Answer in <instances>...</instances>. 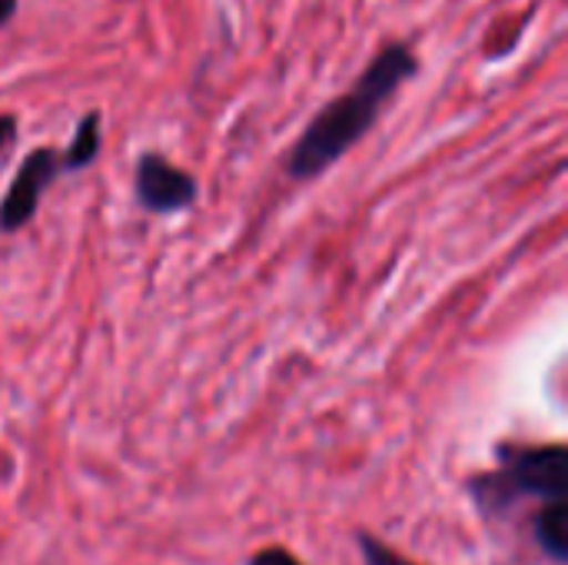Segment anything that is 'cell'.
Segmentation results:
<instances>
[{"label": "cell", "instance_id": "obj_7", "mask_svg": "<svg viewBox=\"0 0 568 565\" xmlns=\"http://www.w3.org/2000/svg\"><path fill=\"white\" fill-rule=\"evenodd\" d=\"M356 546L363 553V563L366 565H416L409 559H403L399 553H393L383 539L369 536V533H356Z\"/></svg>", "mask_w": 568, "mask_h": 565}, {"label": "cell", "instance_id": "obj_8", "mask_svg": "<svg viewBox=\"0 0 568 565\" xmlns=\"http://www.w3.org/2000/svg\"><path fill=\"white\" fill-rule=\"evenodd\" d=\"M246 565H303L290 549H280V546H273V549H263V553H256L253 559Z\"/></svg>", "mask_w": 568, "mask_h": 565}, {"label": "cell", "instance_id": "obj_9", "mask_svg": "<svg viewBox=\"0 0 568 565\" xmlns=\"http://www.w3.org/2000/svg\"><path fill=\"white\" fill-rule=\"evenodd\" d=\"M17 127H20V120H17L13 113H0V157L7 153V147H13Z\"/></svg>", "mask_w": 568, "mask_h": 565}, {"label": "cell", "instance_id": "obj_3", "mask_svg": "<svg viewBox=\"0 0 568 565\" xmlns=\"http://www.w3.org/2000/svg\"><path fill=\"white\" fill-rule=\"evenodd\" d=\"M60 176H63V163H60V150L57 147H37V150H30L20 160L10 186L0 196V233L23 230L37 216L43 193Z\"/></svg>", "mask_w": 568, "mask_h": 565}, {"label": "cell", "instance_id": "obj_5", "mask_svg": "<svg viewBox=\"0 0 568 565\" xmlns=\"http://www.w3.org/2000/svg\"><path fill=\"white\" fill-rule=\"evenodd\" d=\"M532 539L549 563H568V503H546L536 509Z\"/></svg>", "mask_w": 568, "mask_h": 565}, {"label": "cell", "instance_id": "obj_2", "mask_svg": "<svg viewBox=\"0 0 568 565\" xmlns=\"http://www.w3.org/2000/svg\"><path fill=\"white\" fill-rule=\"evenodd\" d=\"M466 490L486 519H503L526 500L568 503V450L562 443L503 446L499 470L473 476Z\"/></svg>", "mask_w": 568, "mask_h": 565}, {"label": "cell", "instance_id": "obj_10", "mask_svg": "<svg viewBox=\"0 0 568 565\" xmlns=\"http://www.w3.org/2000/svg\"><path fill=\"white\" fill-rule=\"evenodd\" d=\"M17 17V0H0V30Z\"/></svg>", "mask_w": 568, "mask_h": 565}, {"label": "cell", "instance_id": "obj_4", "mask_svg": "<svg viewBox=\"0 0 568 565\" xmlns=\"http://www.w3.org/2000/svg\"><path fill=\"white\" fill-rule=\"evenodd\" d=\"M133 196L153 216L186 213L200 200V183L163 153H140L133 163Z\"/></svg>", "mask_w": 568, "mask_h": 565}, {"label": "cell", "instance_id": "obj_6", "mask_svg": "<svg viewBox=\"0 0 568 565\" xmlns=\"http://www.w3.org/2000/svg\"><path fill=\"white\" fill-rule=\"evenodd\" d=\"M100 147H103V117H100V110H87L77 120L73 137L60 153L63 173H80V170L93 167L97 157H100Z\"/></svg>", "mask_w": 568, "mask_h": 565}, {"label": "cell", "instance_id": "obj_1", "mask_svg": "<svg viewBox=\"0 0 568 565\" xmlns=\"http://www.w3.org/2000/svg\"><path fill=\"white\" fill-rule=\"evenodd\" d=\"M416 73H419V53L413 50V43L389 40L386 47H379L376 57L359 73V80L346 93L329 100L296 137L286 157L290 180L306 183L323 176L329 167H336L379 123L389 100Z\"/></svg>", "mask_w": 568, "mask_h": 565}]
</instances>
